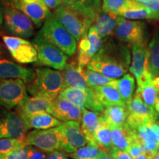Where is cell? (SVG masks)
I'll use <instances>...</instances> for the list:
<instances>
[{
	"mask_svg": "<svg viewBox=\"0 0 159 159\" xmlns=\"http://www.w3.org/2000/svg\"><path fill=\"white\" fill-rule=\"evenodd\" d=\"M134 130L144 150V153L153 158L159 150V142L154 133L148 124L139 126Z\"/></svg>",
	"mask_w": 159,
	"mask_h": 159,
	"instance_id": "23",
	"label": "cell"
},
{
	"mask_svg": "<svg viewBox=\"0 0 159 159\" xmlns=\"http://www.w3.org/2000/svg\"><path fill=\"white\" fill-rule=\"evenodd\" d=\"M4 23V14H3V6L0 2V29L2 27Z\"/></svg>",
	"mask_w": 159,
	"mask_h": 159,
	"instance_id": "45",
	"label": "cell"
},
{
	"mask_svg": "<svg viewBox=\"0 0 159 159\" xmlns=\"http://www.w3.org/2000/svg\"><path fill=\"white\" fill-rule=\"evenodd\" d=\"M85 78L89 88H97L100 86H114L117 88L118 80L105 76L97 71L85 69Z\"/></svg>",
	"mask_w": 159,
	"mask_h": 159,
	"instance_id": "33",
	"label": "cell"
},
{
	"mask_svg": "<svg viewBox=\"0 0 159 159\" xmlns=\"http://www.w3.org/2000/svg\"><path fill=\"white\" fill-rule=\"evenodd\" d=\"M38 52V63L47 66L55 70H62L67 63L68 56L56 46L38 33L32 41Z\"/></svg>",
	"mask_w": 159,
	"mask_h": 159,
	"instance_id": "5",
	"label": "cell"
},
{
	"mask_svg": "<svg viewBox=\"0 0 159 159\" xmlns=\"http://www.w3.org/2000/svg\"><path fill=\"white\" fill-rule=\"evenodd\" d=\"M148 68L152 77L159 76V29L155 30L148 46Z\"/></svg>",
	"mask_w": 159,
	"mask_h": 159,
	"instance_id": "29",
	"label": "cell"
},
{
	"mask_svg": "<svg viewBox=\"0 0 159 159\" xmlns=\"http://www.w3.org/2000/svg\"><path fill=\"white\" fill-rule=\"evenodd\" d=\"M144 22L119 18L118 25L114 30V35L117 40L128 45H139L145 42Z\"/></svg>",
	"mask_w": 159,
	"mask_h": 159,
	"instance_id": "8",
	"label": "cell"
},
{
	"mask_svg": "<svg viewBox=\"0 0 159 159\" xmlns=\"http://www.w3.org/2000/svg\"><path fill=\"white\" fill-rule=\"evenodd\" d=\"M2 39L10 54L18 63L26 64L37 62L38 52L32 42L11 35H3Z\"/></svg>",
	"mask_w": 159,
	"mask_h": 159,
	"instance_id": "11",
	"label": "cell"
},
{
	"mask_svg": "<svg viewBox=\"0 0 159 159\" xmlns=\"http://www.w3.org/2000/svg\"><path fill=\"white\" fill-rule=\"evenodd\" d=\"M28 149V159H47L48 152L40 150L35 147L27 146Z\"/></svg>",
	"mask_w": 159,
	"mask_h": 159,
	"instance_id": "41",
	"label": "cell"
},
{
	"mask_svg": "<svg viewBox=\"0 0 159 159\" xmlns=\"http://www.w3.org/2000/svg\"><path fill=\"white\" fill-rule=\"evenodd\" d=\"M25 146L39 148L46 152L63 151V137L58 127L47 130H34L26 135L23 139Z\"/></svg>",
	"mask_w": 159,
	"mask_h": 159,
	"instance_id": "6",
	"label": "cell"
},
{
	"mask_svg": "<svg viewBox=\"0 0 159 159\" xmlns=\"http://www.w3.org/2000/svg\"><path fill=\"white\" fill-rule=\"evenodd\" d=\"M94 143L107 153L113 150L112 131L105 122L97 131L94 136Z\"/></svg>",
	"mask_w": 159,
	"mask_h": 159,
	"instance_id": "34",
	"label": "cell"
},
{
	"mask_svg": "<svg viewBox=\"0 0 159 159\" xmlns=\"http://www.w3.org/2000/svg\"><path fill=\"white\" fill-rule=\"evenodd\" d=\"M27 130L25 119L16 111L0 113V139H16L23 141Z\"/></svg>",
	"mask_w": 159,
	"mask_h": 159,
	"instance_id": "13",
	"label": "cell"
},
{
	"mask_svg": "<svg viewBox=\"0 0 159 159\" xmlns=\"http://www.w3.org/2000/svg\"><path fill=\"white\" fill-rule=\"evenodd\" d=\"M120 16L103 12L97 16L93 26L102 39H106L109 35L114 34V30L118 25Z\"/></svg>",
	"mask_w": 159,
	"mask_h": 159,
	"instance_id": "25",
	"label": "cell"
},
{
	"mask_svg": "<svg viewBox=\"0 0 159 159\" xmlns=\"http://www.w3.org/2000/svg\"><path fill=\"white\" fill-rule=\"evenodd\" d=\"M108 154L114 159H134L126 151L112 150Z\"/></svg>",
	"mask_w": 159,
	"mask_h": 159,
	"instance_id": "42",
	"label": "cell"
},
{
	"mask_svg": "<svg viewBox=\"0 0 159 159\" xmlns=\"http://www.w3.org/2000/svg\"><path fill=\"white\" fill-rule=\"evenodd\" d=\"M0 159H28L27 146H22L15 149L6 156L0 157Z\"/></svg>",
	"mask_w": 159,
	"mask_h": 159,
	"instance_id": "38",
	"label": "cell"
},
{
	"mask_svg": "<svg viewBox=\"0 0 159 159\" xmlns=\"http://www.w3.org/2000/svg\"><path fill=\"white\" fill-rule=\"evenodd\" d=\"M61 71L49 68L37 69L35 78L28 83L27 90L32 97H39L55 100L64 90Z\"/></svg>",
	"mask_w": 159,
	"mask_h": 159,
	"instance_id": "2",
	"label": "cell"
},
{
	"mask_svg": "<svg viewBox=\"0 0 159 159\" xmlns=\"http://www.w3.org/2000/svg\"><path fill=\"white\" fill-rule=\"evenodd\" d=\"M152 159H159V150H158V152H157L156 156L153 157V158H152Z\"/></svg>",
	"mask_w": 159,
	"mask_h": 159,
	"instance_id": "51",
	"label": "cell"
},
{
	"mask_svg": "<svg viewBox=\"0 0 159 159\" xmlns=\"http://www.w3.org/2000/svg\"><path fill=\"white\" fill-rule=\"evenodd\" d=\"M4 26L13 36L29 39L35 34L33 21L23 12L15 7L3 6Z\"/></svg>",
	"mask_w": 159,
	"mask_h": 159,
	"instance_id": "7",
	"label": "cell"
},
{
	"mask_svg": "<svg viewBox=\"0 0 159 159\" xmlns=\"http://www.w3.org/2000/svg\"><path fill=\"white\" fill-rule=\"evenodd\" d=\"M52 14L74 36L77 41L88 34L94 21L83 13L65 5H61L54 10Z\"/></svg>",
	"mask_w": 159,
	"mask_h": 159,
	"instance_id": "4",
	"label": "cell"
},
{
	"mask_svg": "<svg viewBox=\"0 0 159 159\" xmlns=\"http://www.w3.org/2000/svg\"><path fill=\"white\" fill-rule=\"evenodd\" d=\"M27 97V86L24 81L0 78V106L10 110L17 107Z\"/></svg>",
	"mask_w": 159,
	"mask_h": 159,
	"instance_id": "9",
	"label": "cell"
},
{
	"mask_svg": "<svg viewBox=\"0 0 159 159\" xmlns=\"http://www.w3.org/2000/svg\"><path fill=\"white\" fill-rule=\"evenodd\" d=\"M100 159H114V158H113L112 157H111L108 153L105 152V153L103 155V156Z\"/></svg>",
	"mask_w": 159,
	"mask_h": 159,
	"instance_id": "50",
	"label": "cell"
},
{
	"mask_svg": "<svg viewBox=\"0 0 159 159\" xmlns=\"http://www.w3.org/2000/svg\"><path fill=\"white\" fill-rule=\"evenodd\" d=\"M156 111L158 113V114L159 115V96L157 97L156 102Z\"/></svg>",
	"mask_w": 159,
	"mask_h": 159,
	"instance_id": "49",
	"label": "cell"
},
{
	"mask_svg": "<svg viewBox=\"0 0 159 159\" xmlns=\"http://www.w3.org/2000/svg\"><path fill=\"white\" fill-rule=\"evenodd\" d=\"M83 108L65 99L57 98L53 100L50 114L62 122L73 121L80 123Z\"/></svg>",
	"mask_w": 159,
	"mask_h": 159,
	"instance_id": "17",
	"label": "cell"
},
{
	"mask_svg": "<svg viewBox=\"0 0 159 159\" xmlns=\"http://www.w3.org/2000/svg\"><path fill=\"white\" fill-rule=\"evenodd\" d=\"M5 54V48L2 43L0 42V57H3V55Z\"/></svg>",
	"mask_w": 159,
	"mask_h": 159,
	"instance_id": "47",
	"label": "cell"
},
{
	"mask_svg": "<svg viewBox=\"0 0 159 159\" xmlns=\"http://www.w3.org/2000/svg\"><path fill=\"white\" fill-rule=\"evenodd\" d=\"M57 98L65 99L77 106L97 113H102L105 110L92 88L85 89L66 88L60 94Z\"/></svg>",
	"mask_w": 159,
	"mask_h": 159,
	"instance_id": "10",
	"label": "cell"
},
{
	"mask_svg": "<svg viewBox=\"0 0 159 159\" xmlns=\"http://www.w3.org/2000/svg\"><path fill=\"white\" fill-rule=\"evenodd\" d=\"M135 94L138 95L147 105L156 110V102L158 94L153 85V81L138 84Z\"/></svg>",
	"mask_w": 159,
	"mask_h": 159,
	"instance_id": "32",
	"label": "cell"
},
{
	"mask_svg": "<svg viewBox=\"0 0 159 159\" xmlns=\"http://www.w3.org/2000/svg\"><path fill=\"white\" fill-rule=\"evenodd\" d=\"M127 108L128 115L126 124L133 130L142 125L157 122L158 121V114L157 111L145 104L138 95H134Z\"/></svg>",
	"mask_w": 159,
	"mask_h": 159,
	"instance_id": "12",
	"label": "cell"
},
{
	"mask_svg": "<svg viewBox=\"0 0 159 159\" xmlns=\"http://www.w3.org/2000/svg\"><path fill=\"white\" fill-rule=\"evenodd\" d=\"M47 159H69L68 154L61 150L53 151L47 154Z\"/></svg>",
	"mask_w": 159,
	"mask_h": 159,
	"instance_id": "43",
	"label": "cell"
},
{
	"mask_svg": "<svg viewBox=\"0 0 159 159\" xmlns=\"http://www.w3.org/2000/svg\"><path fill=\"white\" fill-rule=\"evenodd\" d=\"M128 115L127 107L119 105L107 107L102 112L104 121L111 128L122 127L126 125Z\"/></svg>",
	"mask_w": 159,
	"mask_h": 159,
	"instance_id": "28",
	"label": "cell"
},
{
	"mask_svg": "<svg viewBox=\"0 0 159 159\" xmlns=\"http://www.w3.org/2000/svg\"><path fill=\"white\" fill-rule=\"evenodd\" d=\"M152 158H153L152 157H151L150 156H148V155L144 153V154L141 155L140 156H139L138 158L136 159H152Z\"/></svg>",
	"mask_w": 159,
	"mask_h": 159,
	"instance_id": "48",
	"label": "cell"
},
{
	"mask_svg": "<svg viewBox=\"0 0 159 159\" xmlns=\"http://www.w3.org/2000/svg\"><path fill=\"white\" fill-rule=\"evenodd\" d=\"M127 152H128L134 159L137 158L139 156H140L141 155L144 154V150H143L140 142H139L136 134H135L134 139L133 140V142H131V144H130V146H129L128 150Z\"/></svg>",
	"mask_w": 159,
	"mask_h": 159,
	"instance_id": "40",
	"label": "cell"
},
{
	"mask_svg": "<svg viewBox=\"0 0 159 159\" xmlns=\"http://www.w3.org/2000/svg\"><path fill=\"white\" fill-rule=\"evenodd\" d=\"M64 82V88L85 89L89 88L85 78V69L78 63H66L61 70Z\"/></svg>",
	"mask_w": 159,
	"mask_h": 159,
	"instance_id": "19",
	"label": "cell"
},
{
	"mask_svg": "<svg viewBox=\"0 0 159 159\" xmlns=\"http://www.w3.org/2000/svg\"><path fill=\"white\" fill-rule=\"evenodd\" d=\"M136 5L132 0H102V11L119 16Z\"/></svg>",
	"mask_w": 159,
	"mask_h": 159,
	"instance_id": "35",
	"label": "cell"
},
{
	"mask_svg": "<svg viewBox=\"0 0 159 159\" xmlns=\"http://www.w3.org/2000/svg\"><path fill=\"white\" fill-rule=\"evenodd\" d=\"M0 78L17 79L25 83H30L35 78V72L33 69L0 57Z\"/></svg>",
	"mask_w": 159,
	"mask_h": 159,
	"instance_id": "18",
	"label": "cell"
},
{
	"mask_svg": "<svg viewBox=\"0 0 159 159\" xmlns=\"http://www.w3.org/2000/svg\"><path fill=\"white\" fill-rule=\"evenodd\" d=\"M132 59L129 71L134 75L137 84L153 81L154 77L151 75L148 68V47L146 43L134 45L132 47Z\"/></svg>",
	"mask_w": 159,
	"mask_h": 159,
	"instance_id": "14",
	"label": "cell"
},
{
	"mask_svg": "<svg viewBox=\"0 0 159 159\" xmlns=\"http://www.w3.org/2000/svg\"><path fill=\"white\" fill-rule=\"evenodd\" d=\"M153 85L156 89L157 92H158V94L159 95V76L155 77L153 79Z\"/></svg>",
	"mask_w": 159,
	"mask_h": 159,
	"instance_id": "46",
	"label": "cell"
},
{
	"mask_svg": "<svg viewBox=\"0 0 159 159\" xmlns=\"http://www.w3.org/2000/svg\"><path fill=\"white\" fill-rule=\"evenodd\" d=\"M148 126L149 128L151 129V130L154 133V134L156 135V136L158 139L159 142V124L158 122H151L149 123Z\"/></svg>",
	"mask_w": 159,
	"mask_h": 159,
	"instance_id": "44",
	"label": "cell"
},
{
	"mask_svg": "<svg viewBox=\"0 0 159 159\" xmlns=\"http://www.w3.org/2000/svg\"><path fill=\"white\" fill-rule=\"evenodd\" d=\"M119 16L128 20H134V21L143 19H159L158 17L154 13L151 12L150 10L137 5V4L134 7L121 13Z\"/></svg>",
	"mask_w": 159,
	"mask_h": 159,
	"instance_id": "36",
	"label": "cell"
},
{
	"mask_svg": "<svg viewBox=\"0 0 159 159\" xmlns=\"http://www.w3.org/2000/svg\"><path fill=\"white\" fill-rule=\"evenodd\" d=\"M132 1L137 5L150 10L159 19V0H132Z\"/></svg>",
	"mask_w": 159,
	"mask_h": 159,
	"instance_id": "39",
	"label": "cell"
},
{
	"mask_svg": "<svg viewBox=\"0 0 159 159\" xmlns=\"http://www.w3.org/2000/svg\"><path fill=\"white\" fill-rule=\"evenodd\" d=\"M25 146L23 141L16 139H0V157L8 154L20 147Z\"/></svg>",
	"mask_w": 159,
	"mask_h": 159,
	"instance_id": "37",
	"label": "cell"
},
{
	"mask_svg": "<svg viewBox=\"0 0 159 159\" xmlns=\"http://www.w3.org/2000/svg\"><path fill=\"white\" fill-rule=\"evenodd\" d=\"M62 4L95 21L102 11V0H61Z\"/></svg>",
	"mask_w": 159,
	"mask_h": 159,
	"instance_id": "22",
	"label": "cell"
},
{
	"mask_svg": "<svg viewBox=\"0 0 159 159\" xmlns=\"http://www.w3.org/2000/svg\"><path fill=\"white\" fill-rule=\"evenodd\" d=\"M117 89L126 106L130 104L134 97L135 90V79L131 74H126L118 80Z\"/></svg>",
	"mask_w": 159,
	"mask_h": 159,
	"instance_id": "31",
	"label": "cell"
},
{
	"mask_svg": "<svg viewBox=\"0 0 159 159\" xmlns=\"http://www.w3.org/2000/svg\"><path fill=\"white\" fill-rule=\"evenodd\" d=\"M94 90L96 92L99 102L105 108L114 105L126 106L116 87L109 86V85L100 86L94 88Z\"/></svg>",
	"mask_w": 159,
	"mask_h": 159,
	"instance_id": "26",
	"label": "cell"
},
{
	"mask_svg": "<svg viewBox=\"0 0 159 159\" xmlns=\"http://www.w3.org/2000/svg\"><path fill=\"white\" fill-rule=\"evenodd\" d=\"M130 63L128 46L120 41L107 39L87 66V69L116 79L127 74Z\"/></svg>",
	"mask_w": 159,
	"mask_h": 159,
	"instance_id": "1",
	"label": "cell"
},
{
	"mask_svg": "<svg viewBox=\"0 0 159 159\" xmlns=\"http://www.w3.org/2000/svg\"><path fill=\"white\" fill-rule=\"evenodd\" d=\"M58 128L63 137V151L66 153H72L89 144V142L81 130L79 122L73 121L63 122Z\"/></svg>",
	"mask_w": 159,
	"mask_h": 159,
	"instance_id": "15",
	"label": "cell"
},
{
	"mask_svg": "<svg viewBox=\"0 0 159 159\" xmlns=\"http://www.w3.org/2000/svg\"><path fill=\"white\" fill-rule=\"evenodd\" d=\"M25 119L28 130H47L62 125V122L48 113H39V114L21 116Z\"/></svg>",
	"mask_w": 159,
	"mask_h": 159,
	"instance_id": "24",
	"label": "cell"
},
{
	"mask_svg": "<svg viewBox=\"0 0 159 159\" xmlns=\"http://www.w3.org/2000/svg\"><path fill=\"white\" fill-rule=\"evenodd\" d=\"M105 122L102 114L83 108L81 130L89 142L94 143V136L97 131Z\"/></svg>",
	"mask_w": 159,
	"mask_h": 159,
	"instance_id": "21",
	"label": "cell"
},
{
	"mask_svg": "<svg viewBox=\"0 0 159 159\" xmlns=\"http://www.w3.org/2000/svg\"><path fill=\"white\" fill-rule=\"evenodd\" d=\"M113 150L128 151L129 146L135 137L134 130L129 128L128 125L118 128H112Z\"/></svg>",
	"mask_w": 159,
	"mask_h": 159,
	"instance_id": "27",
	"label": "cell"
},
{
	"mask_svg": "<svg viewBox=\"0 0 159 159\" xmlns=\"http://www.w3.org/2000/svg\"><path fill=\"white\" fill-rule=\"evenodd\" d=\"M53 100L39 97L27 96L16 107V112L21 116L32 115L39 113L50 114Z\"/></svg>",
	"mask_w": 159,
	"mask_h": 159,
	"instance_id": "20",
	"label": "cell"
},
{
	"mask_svg": "<svg viewBox=\"0 0 159 159\" xmlns=\"http://www.w3.org/2000/svg\"><path fill=\"white\" fill-rule=\"evenodd\" d=\"M102 39L99 36L94 26H91L88 34L79 41L77 63L81 66H88L91 59L98 52L102 45Z\"/></svg>",
	"mask_w": 159,
	"mask_h": 159,
	"instance_id": "16",
	"label": "cell"
},
{
	"mask_svg": "<svg viewBox=\"0 0 159 159\" xmlns=\"http://www.w3.org/2000/svg\"><path fill=\"white\" fill-rule=\"evenodd\" d=\"M39 33L67 56H71L76 52V39L53 14L46 20Z\"/></svg>",
	"mask_w": 159,
	"mask_h": 159,
	"instance_id": "3",
	"label": "cell"
},
{
	"mask_svg": "<svg viewBox=\"0 0 159 159\" xmlns=\"http://www.w3.org/2000/svg\"><path fill=\"white\" fill-rule=\"evenodd\" d=\"M0 37H2V38L3 37V32L1 30H0Z\"/></svg>",
	"mask_w": 159,
	"mask_h": 159,
	"instance_id": "52",
	"label": "cell"
},
{
	"mask_svg": "<svg viewBox=\"0 0 159 159\" xmlns=\"http://www.w3.org/2000/svg\"><path fill=\"white\" fill-rule=\"evenodd\" d=\"M105 153V151L97 144L89 142L88 144L68 156L72 159H100Z\"/></svg>",
	"mask_w": 159,
	"mask_h": 159,
	"instance_id": "30",
	"label": "cell"
}]
</instances>
